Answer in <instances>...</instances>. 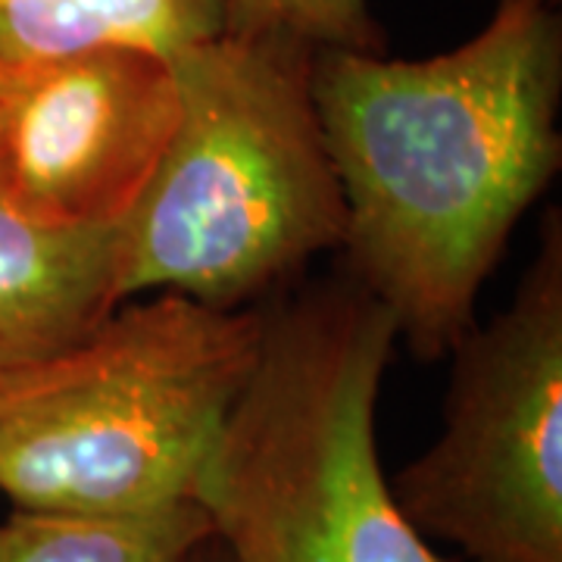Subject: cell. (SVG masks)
<instances>
[{
    "label": "cell",
    "mask_w": 562,
    "mask_h": 562,
    "mask_svg": "<svg viewBox=\"0 0 562 562\" xmlns=\"http://www.w3.org/2000/svg\"><path fill=\"white\" fill-rule=\"evenodd\" d=\"M310 94L344 201L347 279L441 360L562 162L560 0H497L428 60L316 50Z\"/></svg>",
    "instance_id": "1"
},
{
    "label": "cell",
    "mask_w": 562,
    "mask_h": 562,
    "mask_svg": "<svg viewBox=\"0 0 562 562\" xmlns=\"http://www.w3.org/2000/svg\"><path fill=\"white\" fill-rule=\"evenodd\" d=\"M316 50L220 32L169 54L179 122L120 225V294L244 310L341 247L344 201L313 94Z\"/></svg>",
    "instance_id": "2"
},
{
    "label": "cell",
    "mask_w": 562,
    "mask_h": 562,
    "mask_svg": "<svg viewBox=\"0 0 562 562\" xmlns=\"http://www.w3.org/2000/svg\"><path fill=\"white\" fill-rule=\"evenodd\" d=\"M394 341L391 313L350 279L262 310L257 369L194 484L228 562H450L379 460Z\"/></svg>",
    "instance_id": "3"
},
{
    "label": "cell",
    "mask_w": 562,
    "mask_h": 562,
    "mask_svg": "<svg viewBox=\"0 0 562 562\" xmlns=\"http://www.w3.org/2000/svg\"><path fill=\"white\" fill-rule=\"evenodd\" d=\"M262 310L157 294L0 387V494L13 509L144 513L194 484L250 382Z\"/></svg>",
    "instance_id": "4"
},
{
    "label": "cell",
    "mask_w": 562,
    "mask_h": 562,
    "mask_svg": "<svg viewBox=\"0 0 562 562\" xmlns=\"http://www.w3.org/2000/svg\"><path fill=\"white\" fill-rule=\"evenodd\" d=\"M443 431L391 479L403 516L469 562H562V220L509 306L453 344Z\"/></svg>",
    "instance_id": "5"
},
{
    "label": "cell",
    "mask_w": 562,
    "mask_h": 562,
    "mask_svg": "<svg viewBox=\"0 0 562 562\" xmlns=\"http://www.w3.org/2000/svg\"><path fill=\"white\" fill-rule=\"evenodd\" d=\"M176 122V69L150 47L101 44L0 66V198L44 228H120Z\"/></svg>",
    "instance_id": "6"
},
{
    "label": "cell",
    "mask_w": 562,
    "mask_h": 562,
    "mask_svg": "<svg viewBox=\"0 0 562 562\" xmlns=\"http://www.w3.org/2000/svg\"><path fill=\"white\" fill-rule=\"evenodd\" d=\"M120 303V228H44L0 198V387L79 341Z\"/></svg>",
    "instance_id": "7"
},
{
    "label": "cell",
    "mask_w": 562,
    "mask_h": 562,
    "mask_svg": "<svg viewBox=\"0 0 562 562\" xmlns=\"http://www.w3.org/2000/svg\"><path fill=\"white\" fill-rule=\"evenodd\" d=\"M222 32L216 0H0V66L101 44L176 54Z\"/></svg>",
    "instance_id": "8"
},
{
    "label": "cell",
    "mask_w": 562,
    "mask_h": 562,
    "mask_svg": "<svg viewBox=\"0 0 562 562\" xmlns=\"http://www.w3.org/2000/svg\"><path fill=\"white\" fill-rule=\"evenodd\" d=\"M210 535L198 501L144 513L13 509L0 522V562H184Z\"/></svg>",
    "instance_id": "9"
},
{
    "label": "cell",
    "mask_w": 562,
    "mask_h": 562,
    "mask_svg": "<svg viewBox=\"0 0 562 562\" xmlns=\"http://www.w3.org/2000/svg\"><path fill=\"white\" fill-rule=\"evenodd\" d=\"M222 32L276 38L306 50L384 54L387 41L369 0H216Z\"/></svg>",
    "instance_id": "10"
},
{
    "label": "cell",
    "mask_w": 562,
    "mask_h": 562,
    "mask_svg": "<svg viewBox=\"0 0 562 562\" xmlns=\"http://www.w3.org/2000/svg\"><path fill=\"white\" fill-rule=\"evenodd\" d=\"M184 562H228V557H225L222 543L216 541V535H210L206 541H201L194 547V553Z\"/></svg>",
    "instance_id": "11"
}]
</instances>
